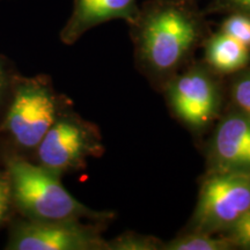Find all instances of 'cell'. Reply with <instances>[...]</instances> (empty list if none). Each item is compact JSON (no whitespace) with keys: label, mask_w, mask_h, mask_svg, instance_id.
I'll use <instances>...</instances> for the list:
<instances>
[{"label":"cell","mask_w":250,"mask_h":250,"mask_svg":"<svg viewBox=\"0 0 250 250\" xmlns=\"http://www.w3.org/2000/svg\"><path fill=\"white\" fill-rule=\"evenodd\" d=\"M131 24L140 62L156 74L179 67L203 35L201 15L179 0H159L139 9Z\"/></svg>","instance_id":"6da1fadb"},{"label":"cell","mask_w":250,"mask_h":250,"mask_svg":"<svg viewBox=\"0 0 250 250\" xmlns=\"http://www.w3.org/2000/svg\"><path fill=\"white\" fill-rule=\"evenodd\" d=\"M12 198L31 220H107L110 212L93 211L62 187L59 175L43 166L13 159L8 162Z\"/></svg>","instance_id":"7a4b0ae2"},{"label":"cell","mask_w":250,"mask_h":250,"mask_svg":"<svg viewBox=\"0 0 250 250\" xmlns=\"http://www.w3.org/2000/svg\"><path fill=\"white\" fill-rule=\"evenodd\" d=\"M250 208V171H213L203 181L190 230L223 234Z\"/></svg>","instance_id":"3957f363"},{"label":"cell","mask_w":250,"mask_h":250,"mask_svg":"<svg viewBox=\"0 0 250 250\" xmlns=\"http://www.w3.org/2000/svg\"><path fill=\"white\" fill-rule=\"evenodd\" d=\"M103 151L98 129L70 115L57 116L37 146L40 165L58 175L79 169L87 159L100 156Z\"/></svg>","instance_id":"277c9868"},{"label":"cell","mask_w":250,"mask_h":250,"mask_svg":"<svg viewBox=\"0 0 250 250\" xmlns=\"http://www.w3.org/2000/svg\"><path fill=\"white\" fill-rule=\"evenodd\" d=\"M57 116L51 90L39 81L28 80L15 90L4 125L18 145L33 148L39 146Z\"/></svg>","instance_id":"5b68a950"},{"label":"cell","mask_w":250,"mask_h":250,"mask_svg":"<svg viewBox=\"0 0 250 250\" xmlns=\"http://www.w3.org/2000/svg\"><path fill=\"white\" fill-rule=\"evenodd\" d=\"M11 250H108V242L96 228L78 220H31L14 228Z\"/></svg>","instance_id":"8992f818"},{"label":"cell","mask_w":250,"mask_h":250,"mask_svg":"<svg viewBox=\"0 0 250 250\" xmlns=\"http://www.w3.org/2000/svg\"><path fill=\"white\" fill-rule=\"evenodd\" d=\"M167 98L179 120L195 131L208 127L220 108L217 83L208 71L199 66L171 80L167 88Z\"/></svg>","instance_id":"52a82bcc"},{"label":"cell","mask_w":250,"mask_h":250,"mask_svg":"<svg viewBox=\"0 0 250 250\" xmlns=\"http://www.w3.org/2000/svg\"><path fill=\"white\" fill-rule=\"evenodd\" d=\"M208 173L250 171V118L235 110L221 118L208 154Z\"/></svg>","instance_id":"ba28073f"},{"label":"cell","mask_w":250,"mask_h":250,"mask_svg":"<svg viewBox=\"0 0 250 250\" xmlns=\"http://www.w3.org/2000/svg\"><path fill=\"white\" fill-rule=\"evenodd\" d=\"M138 13L137 0H76L62 39L65 43H73L93 27L111 20L132 23Z\"/></svg>","instance_id":"9c48e42d"},{"label":"cell","mask_w":250,"mask_h":250,"mask_svg":"<svg viewBox=\"0 0 250 250\" xmlns=\"http://www.w3.org/2000/svg\"><path fill=\"white\" fill-rule=\"evenodd\" d=\"M204 51L208 66L223 74L242 70L250 62V49L221 30L206 40Z\"/></svg>","instance_id":"30bf717a"},{"label":"cell","mask_w":250,"mask_h":250,"mask_svg":"<svg viewBox=\"0 0 250 250\" xmlns=\"http://www.w3.org/2000/svg\"><path fill=\"white\" fill-rule=\"evenodd\" d=\"M233 249L229 241L221 234L192 232L175 237L164 243L162 250H229Z\"/></svg>","instance_id":"8fae6325"},{"label":"cell","mask_w":250,"mask_h":250,"mask_svg":"<svg viewBox=\"0 0 250 250\" xmlns=\"http://www.w3.org/2000/svg\"><path fill=\"white\" fill-rule=\"evenodd\" d=\"M164 242L156 237L125 233L108 242V250H162Z\"/></svg>","instance_id":"7c38bea8"},{"label":"cell","mask_w":250,"mask_h":250,"mask_svg":"<svg viewBox=\"0 0 250 250\" xmlns=\"http://www.w3.org/2000/svg\"><path fill=\"white\" fill-rule=\"evenodd\" d=\"M250 49V17L241 13H230L224 19L220 29Z\"/></svg>","instance_id":"4fadbf2b"},{"label":"cell","mask_w":250,"mask_h":250,"mask_svg":"<svg viewBox=\"0 0 250 250\" xmlns=\"http://www.w3.org/2000/svg\"><path fill=\"white\" fill-rule=\"evenodd\" d=\"M221 235L226 237L233 248L250 249V208Z\"/></svg>","instance_id":"5bb4252c"},{"label":"cell","mask_w":250,"mask_h":250,"mask_svg":"<svg viewBox=\"0 0 250 250\" xmlns=\"http://www.w3.org/2000/svg\"><path fill=\"white\" fill-rule=\"evenodd\" d=\"M232 99L235 109L250 118V71L242 73L233 83Z\"/></svg>","instance_id":"9a60e30c"},{"label":"cell","mask_w":250,"mask_h":250,"mask_svg":"<svg viewBox=\"0 0 250 250\" xmlns=\"http://www.w3.org/2000/svg\"><path fill=\"white\" fill-rule=\"evenodd\" d=\"M210 13H241L250 17V0H211Z\"/></svg>","instance_id":"2e32d148"},{"label":"cell","mask_w":250,"mask_h":250,"mask_svg":"<svg viewBox=\"0 0 250 250\" xmlns=\"http://www.w3.org/2000/svg\"><path fill=\"white\" fill-rule=\"evenodd\" d=\"M12 199V187L9 177L0 176V224L4 220Z\"/></svg>","instance_id":"e0dca14e"},{"label":"cell","mask_w":250,"mask_h":250,"mask_svg":"<svg viewBox=\"0 0 250 250\" xmlns=\"http://www.w3.org/2000/svg\"><path fill=\"white\" fill-rule=\"evenodd\" d=\"M5 83H6L5 72H4V68H2V66H1V64H0V100H1L2 94H4Z\"/></svg>","instance_id":"ac0fdd59"}]
</instances>
